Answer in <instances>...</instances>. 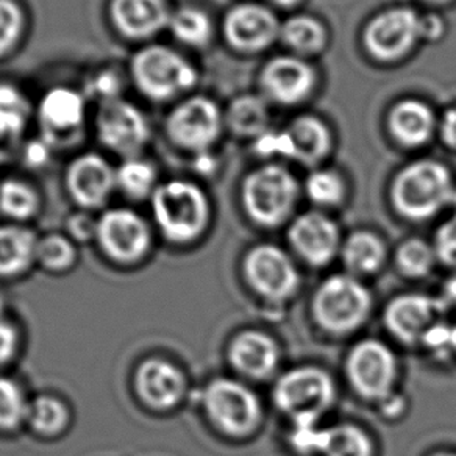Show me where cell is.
<instances>
[{
	"label": "cell",
	"mask_w": 456,
	"mask_h": 456,
	"mask_svg": "<svg viewBox=\"0 0 456 456\" xmlns=\"http://www.w3.org/2000/svg\"><path fill=\"white\" fill-rule=\"evenodd\" d=\"M387 127L402 146H424L435 130V114L424 102L408 99L391 110Z\"/></svg>",
	"instance_id": "25"
},
{
	"label": "cell",
	"mask_w": 456,
	"mask_h": 456,
	"mask_svg": "<svg viewBox=\"0 0 456 456\" xmlns=\"http://www.w3.org/2000/svg\"><path fill=\"white\" fill-rule=\"evenodd\" d=\"M94 242L108 260L127 266L149 254L152 230L134 209L110 208L97 217Z\"/></svg>",
	"instance_id": "8"
},
{
	"label": "cell",
	"mask_w": 456,
	"mask_h": 456,
	"mask_svg": "<svg viewBox=\"0 0 456 456\" xmlns=\"http://www.w3.org/2000/svg\"><path fill=\"white\" fill-rule=\"evenodd\" d=\"M335 383L322 369L314 366L292 369L280 377L273 387V402L292 424L319 422L333 405Z\"/></svg>",
	"instance_id": "7"
},
{
	"label": "cell",
	"mask_w": 456,
	"mask_h": 456,
	"mask_svg": "<svg viewBox=\"0 0 456 456\" xmlns=\"http://www.w3.org/2000/svg\"><path fill=\"white\" fill-rule=\"evenodd\" d=\"M20 349V331L18 325L5 314L0 305V369L16 360Z\"/></svg>",
	"instance_id": "40"
},
{
	"label": "cell",
	"mask_w": 456,
	"mask_h": 456,
	"mask_svg": "<svg viewBox=\"0 0 456 456\" xmlns=\"http://www.w3.org/2000/svg\"><path fill=\"white\" fill-rule=\"evenodd\" d=\"M271 2L275 4V5H279V7L289 8L297 5L300 0H271Z\"/></svg>",
	"instance_id": "45"
},
{
	"label": "cell",
	"mask_w": 456,
	"mask_h": 456,
	"mask_svg": "<svg viewBox=\"0 0 456 456\" xmlns=\"http://www.w3.org/2000/svg\"><path fill=\"white\" fill-rule=\"evenodd\" d=\"M427 2H430V4H437V5H443V4H447L450 0H427Z\"/></svg>",
	"instance_id": "46"
},
{
	"label": "cell",
	"mask_w": 456,
	"mask_h": 456,
	"mask_svg": "<svg viewBox=\"0 0 456 456\" xmlns=\"http://www.w3.org/2000/svg\"><path fill=\"white\" fill-rule=\"evenodd\" d=\"M447 306L441 297L427 294H402L393 298L385 310L387 331L405 346H422L425 336L444 321Z\"/></svg>",
	"instance_id": "14"
},
{
	"label": "cell",
	"mask_w": 456,
	"mask_h": 456,
	"mask_svg": "<svg viewBox=\"0 0 456 456\" xmlns=\"http://www.w3.org/2000/svg\"><path fill=\"white\" fill-rule=\"evenodd\" d=\"M26 26L24 12L14 0H0V57L20 43Z\"/></svg>",
	"instance_id": "39"
},
{
	"label": "cell",
	"mask_w": 456,
	"mask_h": 456,
	"mask_svg": "<svg viewBox=\"0 0 456 456\" xmlns=\"http://www.w3.org/2000/svg\"><path fill=\"white\" fill-rule=\"evenodd\" d=\"M116 183L118 190L121 191L124 196L134 200H142L147 197H152L159 186L157 169L151 161L142 157L126 159L116 169Z\"/></svg>",
	"instance_id": "32"
},
{
	"label": "cell",
	"mask_w": 456,
	"mask_h": 456,
	"mask_svg": "<svg viewBox=\"0 0 456 456\" xmlns=\"http://www.w3.org/2000/svg\"><path fill=\"white\" fill-rule=\"evenodd\" d=\"M91 91L94 93L99 103L118 99L119 97V78L111 72H101L91 83Z\"/></svg>",
	"instance_id": "43"
},
{
	"label": "cell",
	"mask_w": 456,
	"mask_h": 456,
	"mask_svg": "<svg viewBox=\"0 0 456 456\" xmlns=\"http://www.w3.org/2000/svg\"><path fill=\"white\" fill-rule=\"evenodd\" d=\"M94 124L102 146L124 159L141 157L151 140L146 114L122 97L99 103Z\"/></svg>",
	"instance_id": "9"
},
{
	"label": "cell",
	"mask_w": 456,
	"mask_h": 456,
	"mask_svg": "<svg viewBox=\"0 0 456 456\" xmlns=\"http://www.w3.org/2000/svg\"><path fill=\"white\" fill-rule=\"evenodd\" d=\"M319 455L372 456L374 445L366 431L352 424H339L323 428Z\"/></svg>",
	"instance_id": "31"
},
{
	"label": "cell",
	"mask_w": 456,
	"mask_h": 456,
	"mask_svg": "<svg viewBox=\"0 0 456 456\" xmlns=\"http://www.w3.org/2000/svg\"><path fill=\"white\" fill-rule=\"evenodd\" d=\"M242 273L255 294L267 302H285L294 297L300 275L291 256L273 244L250 248L242 263Z\"/></svg>",
	"instance_id": "11"
},
{
	"label": "cell",
	"mask_w": 456,
	"mask_h": 456,
	"mask_svg": "<svg viewBox=\"0 0 456 456\" xmlns=\"http://www.w3.org/2000/svg\"><path fill=\"white\" fill-rule=\"evenodd\" d=\"M453 180L445 166L430 159L406 166L394 178L391 200L410 221H427L455 199Z\"/></svg>",
	"instance_id": "2"
},
{
	"label": "cell",
	"mask_w": 456,
	"mask_h": 456,
	"mask_svg": "<svg viewBox=\"0 0 456 456\" xmlns=\"http://www.w3.org/2000/svg\"><path fill=\"white\" fill-rule=\"evenodd\" d=\"M66 190L80 209L102 208L118 190L116 169L99 153H83L70 161Z\"/></svg>",
	"instance_id": "17"
},
{
	"label": "cell",
	"mask_w": 456,
	"mask_h": 456,
	"mask_svg": "<svg viewBox=\"0 0 456 456\" xmlns=\"http://www.w3.org/2000/svg\"><path fill=\"white\" fill-rule=\"evenodd\" d=\"M433 248L439 263H443L444 266L456 269V215L452 216L437 228Z\"/></svg>",
	"instance_id": "41"
},
{
	"label": "cell",
	"mask_w": 456,
	"mask_h": 456,
	"mask_svg": "<svg viewBox=\"0 0 456 456\" xmlns=\"http://www.w3.org/2000/svg\"><path fill=\"white\" fill-rule=\"evenodd\" d=\"M114 27L130 39H149L169 26L172 12L166 0H111Z\"/></svg>",
	"instance_id": "22"
},
{
	"label": "cell",
	"mask_w": 456,
	"mask_h": 456,
	"mask_svg": "<svg viewBox=\"0 0 456 456\" xmlns=\"http://www.w3.org/2000/svg\"><path fill=\"white\" fill-rule=\"evenodd\" d=\"M425 35V20L412 8H391L377 14L364 30V45L381 61L405 57Z\"/></svg>",
	"instance_id": "13"
},
{
	"label": "cell",
	"mask_w": 456,
	"mask_h": 456,
	"mask_svg": "<svg viewBox=\"0 0 456 456\" xmlns=\"http://www.w3.org/2000/svg\"><path fill=\"white\" fill-rule=\"evenodd\" d=\"M333 147V138L325 122L313 114L298 116L283 134H265L260 138L261 152L281 153L304 165L322 161Z\"/></svg>",
	"instance_id": "15"
},
{
	"label": "cell",
	"mask_w": 456,
	"mask_h": 456,
	"mask_svg": "<svg viewBox=\"0 0 456 456\" xmlns=\"http://www.w3.org/2000/svg\"><path fill=\"white\" fill-rule=\"evenodd\" d=\"M228 362L248 380H266L279 369V346L265 331L246 330L230 342Z\"/></svg>",
	"instance_id": "21"
},
{
	"label": "cell",
	"mask_w": 456,
	"mask_h": 456,
	"mask_svg": "<svg viewBox=\"0 0 456 456\" xmlns=\"http://www.w3.org/2000/svg\"><path fill=\"white\" fill-rule=\"evenodd\" d=\"M370 310V292L350 273H338L325 280L311 304L317 325L331 335H349L360 329L368 321Z\"/></svg>",
	"instance_id": "3"
},
{
	"label": "cell",
	"mask_w": 456,
	"mask_h": 456,
	"mask_svg": "<svg viewBox=\"0 0 456 456\" xmlns=\"http://www.w3.org/2000/svg\"><path fill=\"white\" fill-rule=\"evenodd\" d=\"M436 261L435 248L418 238L402 242L395 254L397 269L408 279H424L430 275Z\"/></svg>",
	"instance_id": "37"
},
{
	"label": "cell",
	"mask_w": 456,
	"mask_h": 456,
	"mask_svg": "<svg viewBox=\"0 0 456 456\" xmlns=\"http://www.w3.org/2000/svg\"><path fill=\"white\" fill-rule=\"evenodd\" d=\"M95 232H97V219L85 209L70 215L66 221V236L76 242L77 246L94 242Z\"/></svg>",
	"instance_id": "42"
},
{
	"label": "cell",
	"mask_w": 456,
	"mask_h": 456,
	"mask_svg": "<svg viewBox=\"0 0 456 456\" xmlns=\"http://www.w3.org/2000/svg\"><path fill=\"white\" fill-rule=\"evenodd\" d=\"M41 208L38 191L20 178H7L0 183V215L14 224L32 219Z\"/></svg>",
	"instance_id": "29"
},
{
	"label": "cell",
	"mask_w": 456,
	"mask_h": 456,
	"mask_svg": "<svg viewBox=\"0 0 456 456\" xmlns=\"http://www.w3.org/2000/svg\"><path fill=\"white\" fill-rule=\"evenodd\" d=\"M433 456H456V453H436V455Z\"/></svg>",
	"instance_id": "47"
},
{
	"label": "cell",
	"mask_w": 456,
	"mask_h": 456,
	"mask_svg": "<svg viewBox=\"0 0 456 456\" xmlns=\"http://www.w3.org/2000/svg\"><path fill=\"white\" fill-rule=\"evenodd\" d=\"M202 406L211 425L227 436L254 433L263 416L256 394L248 385L227 377L215 379L203 387Z\"/></svg>",
	"instance_id": "6"
},
{
	"label": "cell",
	"mask_w": 456,
	"mask_h": 456,
	"mask_svg": "<svg viewBox=\"0 0 456 456\" xmlns=\"http://www.w3.org/2000/svg\"><path fill=\"white\" fill-rule=\"evenodd\" d=\"M69 406L52 394H41L30 400L27 424L30 430L43 437L63 435L69 428Z\"/></svg>",
	"instance_id": "27"
},
{
	"label": "cell",
	"mask_w": 456,
	"mask_h": 456,
	"mask_svg": "<svg viewBox=\"0 0 456 456\" xmlns=\"http://www.w3.org/2000/svg\"><path fill=\"white\" fill-rule=\"evenodd\" d=\"M298 199V183L286 167L266 165L250 172L242 183V205L252 221L273 228L291 217Z\"/></svg>",
	"instance_id": "5"
},
{
	"label": "cell",
	"mask_w": 456,
	"mask_h": 456,
	"mask_svg": "<svg viewBox=\"0 0 456 456\" xmlns=\"http://www.w3.org/2000/svg\"><path fill=\"white\" fill-rule=\"evenodd\" d=\"M288 240L292 250L310 266L322 267L341 252V232L333 219L319 211H308L292 221Z\"/></svg>",
	"instance_id": "18"
},
{
	"label": "cell",
	"mask_w": 456,
	"mask_h": 456,
	"mask_svg": "<svg viewBox=\"0 0 456 456\" xmlns=\"http://www.w3.org/2000/svg\"><path fill=\"white\" fill-rule=\"evenodd\" d=\"M78 250L76 242L61 233L41 236L37 246V265L52 273H63L76 266Z\"/></svg>",
	"instance_id": "35"
},
{
	"label": "cell",
	"mask_w": 456,
	"mask_h": 456,
	"mask_svg": "<svg viewBox=\"0 0 456 456\" xmlns=\"http://www.w3.org/2000/svg\"><path fill=\"white\" fill-rule=\"evenodd\" d=\"M305 190L311 202L319 207H338L346 199V182L338 172L329 169L313 172L305 183Z\"/></svg>",
	"instance_id": "38"
},
{
	"label": "cell",
	"mask_w": 456,
	"mask_h": 456,
	"mask_svg": "<svg viewBox=\"0 0 456 456\" xmlns=\"http://www.w3.org/2000/svg\"><path fill=\"white\" fill-rule=\"evenodd\" d=\"M167 30L182 45L191 47H203L213 37V26L208 16L194 7H182L172 12Z\"/></svg>",
	"instance_id": "34"
},
{
	"label": "cell",
	"mask_w": 456,
	"mask_h": 456,
	"mask_svg": "<svg viewBox=\"0 0 456 456\" xmlns=\"http://www.w3.org/2000/svg\"><path fill=\"white\" fill-rule=\"evenodd\" d=\"M227 124L240 136L265 134L269 124L266 102L255 95L236 99L228 108Z\"/></svg>",
	"instance_id": "33"
},
{
	"label": "cell",
	"mask_w": 456,
	"mask_h": 456,
	"mask_svg": "<svg viewBox=\"0 0 456 456\" xmlns=\"http://www.w3.org/2000/svg\"><path fill=\"white\" fill-rule=\"evenodd\" d=\"M134 387L146 408L169 411L182 403L188 391V381L177 364L161 356H151L134 370Z\"/></svg>",
	"instance_id": "16"
},
{
	"label": "cell",
	"mask_w": 456,
	"mask_h": 456,
	"mask_svg": "<svg viewBox=\"0 0 456 456\" xmlns=\"http://www.w3.org/2000/svg\"><path fill=\"white\" fill-rule=\"evenodd\" d=\"M346 374L362 399L387 402L397 379V360L385 342L364 339L350 350Z\"/></svg>",
	"instance_id": "10"
},
{
	"label": "cell",
	"mask_w": 456,
	"mask_h": 456,
	"mask_svg": "<svg viewBox=\"0 0 456 456\" xmlns=\"http://www.w3.org/2000/svg\"><path fill=\"white\" fill-rule=\"evenodd\" d=\"M38 240L26 225H0V279L20 277L37 265Z\"/></svg>",
	"instance_id": "24"
},
{
	"label": "cell",
	"mask_w": 456,
	"mask_h": 456,
	"mask_svg": "<svg viewBox=\"0 0 456 456\" xmlns=\"http://www.w3.org/2000/svg\"><path fill=\"white\" fill-rule=\"evenodd\" d=\"M38 116L45 130L68 134L85 121L86 99L83 93L68 86L49 89L39 102Z\"/></svg>",
	"instance_id": "23"
},
{
	"label": "cell",
	"mask_w": 456,
	"mask_h": 456,
	"mask_svg": "<svg viewBox=\"0 0 456 456\" xmlns=\"http://www.w3.org/2000/svg\"><path fill=\"white\" fill-rule=\"evenodd\" d=\"M30 102L12 83H0V141L18 140L30 121Z\"/></svg>",
	"instance_id": "28"
},
{
	"label": "cell",
	"mask_w": 456,
	"mask_h": 456,
	"mask_svg": "<svg viewBox=\"0 0 456 456\" xmlns=\"http://www.w3.org/2000/svg\"><path fill=\"white\" fill-rule=\"evenodd\" d=\"M342 263L350 275L366 277L380 271L387 261V248L380 236L360 230L342 242Z\"/></svg>",
	"instance_id": "26"
},
{
	"label": "cell",
	"mask_w": 456,
	"mask_h": 456,
	"mask_svg": "<svg viewBox=\"0 0 456 456\" xmlns=\"http://www.w3.org/2000/svg\"><path fill=\"white\" fill-rule=\"evenodd\" d=\"M277 16L256 4H241L228 12L224 20V37L228 45L240 52H260L273 45L280 37Z\"/></svg>",
	"instance_id": "19"
},
{
	"label": "cell",
	"mask_w": 456,
	"mask_h": 456,
	"mask_svg": "<svg viewBox=\"0 0 456 456\" xmlns=\"http://www.w3.org/2000/svg\"><path fill=\"white\" fill-rule=\"evenodd\" d=\"M221 132V110L203 95H194L178 103L166 119L169 140L191 152H207Z\"/></svg>",
	"instance_id": "12"
},
{
	"label": "cell",
	"mask_w": 456,
	"mask_h": 456,
	"mask_svg": "<svg viewBox=\"0 0 456 456\" xmlns=\"http://www.w3.org/2000/svg\"><path fill=\"white\" fill-rule=\"evenodd\" d=\"M453 200H455V202H456V194H455V199H453Z\"/></svg>",
	"instance_id": "48"
},
{
	"label": "cell",
	"mask_w": 456,
	"mask_h": 456,
	"mask_svg": "<svg viewBox=\"0 0 456 456\" xmlns=\"http://www.w3.org/2000/svg\"><path fill=\"white\" fill-rule=\"evenodd\" d=\"M455 335H456V323H455Z\"/></svg>",
	"instance_id": "49"
},
{
	"label": "cell",
	"mask_w": 456,
	"mask_h": 456,
	"mask_svg": "<svg viewBox=\"0 0 456 456\" xmlns=\"http://www.w3.org/2000/svg\"><path fill=\"white\" fill-rule=\"evenodd\" d=\"M151 202L155 227L171 244L197 241L208 227V199L199 184L188 180L166 182L157 186Z\"/></svg>",
	"instance_id": "1"
},
{
	"label": "cell",
	"mask_w": 456,
	"mask_h": 456,
	"mask_svg": "<svg viewBox=\"0 0 456 456\" xmlns=\"http://www.w3.org/2000/svg\"><path fill=\"white\" fill-rule=\"evenodd\" d=\"M30 397L20 381L0 375V431H14L27 424Z\"/></svg>",
	"instance_id": "36"
},
{
	"label": "cell",
	"mask_w": 456,
	"mask_h": 456,
	"mask_svg": "<svg viewBox=\"0 0 456 456\" xmlns=\"http://www.w3.org/2000/svg\"><path fill=\"white\" fill-rule=\"evenodd\" d=\"M316 85V72L298 57L273 58L261 72L263 93L280 105L304 102Z\"/></svg>",
	"instance_id": "20"
},
{
	"label": "cell",
	"mask_w": 456,
	"mask_h": 456,
	"mask_svg": "<svg viewBox=\"0 0 456 456\" xmlns=\"http://www.w3.org/2000/svg\"><path fill=\"white\" fill-rule=\"evenodd\" d=\"M280 38L300 55H313L327 45V32L322 24L306 14L292 16L280 28Z\"/></svg>",
	"instance_id": "30"
},
{
	"label": "cell",
	"mask_w": 456,
	"mask_h": 456,
	"mask_svg": "<svg viewBox=\"0 0 456 456\" xmlns=\"http://www.w3.org/2000/svg\"><path fill=\"white\" fill-rule=\"evenodd\" d=\"M443 300L444 305L449 308H456V273L453 277H450L447 281H445V285L443 288Z\"/></svg>",
	"instance_id": "44"
},
{
	"label": "cell",
	"mask_w": 456,
	"mask_h": 456,
	"mask_svg": "<svg viewBox=\"0 0 456 456\" xmlns=\"http://www.w3.org/2000/svg\"><path fill=\"white\" fill-rule=\"evenodd\" d=\"M134 86L151 101L165 102L188 93L197 83L194 66L171 47L149 45L130 63Z\"/></svg>",
	"instance_id": "4"
}]
</instances>
